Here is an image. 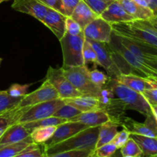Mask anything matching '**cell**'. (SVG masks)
I'll return each instance as SVG.
<instances>
[{
  "label": "cell",
  "mask_w": 157,
  "mask_h": 157,
  "mask_svg": "<svg viewBox=\"0 0 157 157\" xmlns=\"http://www.w3.org/2000/svg\"><path fill=\"white\" fill-rule=\"evenodd\" d=\"M111 25L114 33L157 49V29L148 20H133Z\"/></svg>",
  "instance_id": "cell-1"
},
{
  "label": "cell",
  "mask_w": 157,
  "mask_h": 157,
  "mask_svg": "<svg viewBox=\"0 0 157 157\" xmlns=\"http://www.w3.org/2000/svg\"><path fill=\"white\" fill-rule=\"evenodd\" d=\"M99 127H88L65 140L44 148L45 155H52L69 150H94L99 135Z\"/></svg>",
  "instance_id": "cell-2"
},
{
  "label": "cell",
  "mask_w": 157,
  "mask_h": 157,
  "mask_svg": "<svg viewBox=\"0 0 157 157\" xmlns=\"http://www.w3.org/2000/svg\"><path fill=\"white\" fill-rule=\"evenodd\" d=\"M105 85H107L112 90L114 96L124 104L127 110H135L145 117L152 112L151 107L141 93L132 90L121 84L117 79L111 78Z\"/></svg>",
  "instance_id": "cell-3"
},
{
  "label": "cell",
  "mask_w": 157,
  "mask_h": 157,
  "mask_svg": "<svg viewBox=\"0 0 157 157\" xmlns=\"http://www.w3.org/2000/svg\"><path fill=\"white\" fill-rule=\"evenodd\" d=\"M63 75L72 85L81 94L99 98L101 88L95 85L90 80L88 67L85 64L77 67H61Z\"/></svg>",
  "instance_id": "cell-4"
},
{
  "label": "cell",
  "mask_w": 157,
  "mask_h": 157,
  "mask_svg": "<svg viewBox=\"0 0 157 157\" xmlns=\"http://www.w3.org/2000/svg\"><path fill=\"white\" fill-rule=\"evenodd\" d=\"M84 39V31L75 36L64 33V36L59 40L63 53V67L84 65L83 45Z\"/></svg>",
  "instance_id": "cell-5"
},
{
  "label": "cell",
  "mask_w": 157,
  "mask_h": 157,
  "mask_svg": "<svg viewBox=\"0 0 157 157\" xmlns=\"http://www.w3.org/2000/svg\"><path fill=\"white\" fill-rule=\"evenodd\" d=\"M64 104V100L58 98L27 107L20 117L18 124H25L53 116L54 113Z\"/></svg>",
  "instance_id": "cell-6"
},
{
  "label": "cell",
  "mask_w": 157,
  "mask_h": 157,
  "mask_svg": "<svg viewBox=\"0 0 157 157\" xmlns=\"http://www.w3.org/2000/svg\"><path fill=\"white\" fill-rule=\"evenodd\" d=\"M45 80L56 89L61 99L73 98L83 95V94L77 90L63 75L61 67L54 68L52 67H49L46 74Z\"/></svg>",
  "instance_id": "cell-7"
},
{
  "label": "cell",
  "mask_w": 157,
  "mask_h": 157,
  "mask_svg": "<svg viewBox=\"0 0 157 157\" xmlns=\"http://www.w3.org/2000/svg\"><path fill=\"white\" fill-rule=\"evenodd\" d=\"M121 126L130 133L157 138V120L153 112L146 117L144 123H139L132 118L124 117Z\"/></svg>",
  "instance_id": "cell-8"
},
{
  "label": "cell",
  "mask_w": 157,
  "mask_h": 157,
  "mask_svg": "<svg viewBox=\"0 0 157 157\" xmlns=\"http://www.w3.org/2000/svg\"><path fill=\"white\" fill-rule=\"evenodd\" d=\"M94 48L98 56L99 65L104 67L110 78L117 79L121 76V73L117 67L116 64L112 58L111 52L107 43L99 42L94 40L85 38Z\"/></svg>",
  "instance_id": "cell-9"
},
{
  "label": "cell",
  "mask_w": 157,
  "mask_h": 157,
  "mask_svg": "<svg viewBox=\"0 0 157 157\" xmlns=\"http://www.w3.org/2000/svg\"><path fill=\"white\" fill-rule=\"evenodd\" d=\"M58 98H60V97L56 89L48 81L45 80L37 90L25 95L22 100L18 104V107H32L37 104L58 99Z\"/></svg>",
  "instance_id": "cell-10"
},
{
  "label": "cell",
  "mask_w": 157,
  "mask_h": 157,
  "mask_svg": "<svg viewBox=\"0 0 157 157\" xmlns=\"http://www.w3.org/2000/svg\"><path fill=\"white\" fill-rule=\"evenodd\" d=\"M85 38L103 43H109L111 40L113 29L110 23L98 16L87 25L84 30Z\"/></svg>",
  "instance_id": "cell-11"
},
{
  "label": "cell",
  "mask_w": 157,
  "mask_h": 157,
  "mask_svg": "<svg viewBox=\"0 0 157 157\" xmlns=\"http://www.w3.org/2000/svg\"><path fill=\"white\" fill-rule=\"evenodd\" d=\"M87 125L81 124L80 122L75 121H67V122L61 124L56 127L55 133L52 136V137L48 140L45 143L41 144L43 148L52 147L55 144H58L60 142L65 140L68 138L71 137L74 135L77 134L81 132V130L88 128Z\"/></svg>",
  "instance_id": "cell-12"
},
{
  "label": "cell",
  "mask_w": 157,
  "mask_h": 157,
  "mask_svg": "<svg viewBox=\"0 0 157 157\" xmlns=\"http://www.w3.org/2000/svg\"><path fill=\"white\" fill-rule=\"evenodd\" d=\"M12 8L17 12L28 14L42 22L48 7L38 0H14Z\"/></svg>",
  "instance_id": "cell-13"
},
{
  "label": "cell",
  "mask_w": 157,
  "mask_h": 157,
  "mask_svg": "<svg viewBox=\"0 0 157 157\" xmlns=\"http://www.w3.org/2000/svg\"><path fill=\"white\" fill-rule=\"evenodd\" d=\"M117 80L121 84L139 93H142L144 90L150 89L157 88V80L153 78L141 77L134 75H121Z\"/></svg>",
  "instance_id": "cell-14"
},
{
  "label": "cell",
  "mask_w": 157,
  "mask_h": 157,
  "mask_svg": "<svg viewBox=\"0 0 157 157\" xmlns=\"http://www.w3.org/2000/svg\"><path fill=\"white\" fill-rule=\"evenodd\" d=\"M66 18L67 16L61 12L48 8L42 23L60 40L65 33Z\"/></svg>",
  "instance_id": "cell-15"
},
{
  "label": "cell",
  "mask_w": 157,
  "mask_h": 157,
  "mask_svg": "<svg viewBox=\"0 0 157 157\" xmlns=\"http://www.w3.org/2000/svg\"><path fill=\"white\" fill-rule=\"evenodd\" d=\"M99 16L111 25L115 23L127 22L135 20L124 10L118 0L110 4Z\"/></svg>",
  "instance_id": "cell-16"
},
{
  "label": "cell",
  "mask_w": 157,
  "mask_h": 157,
  "mask_svg": "<svg viewBox=\"0 0 157 157\" xmlns=\"http://www.w3.org/2000/svg\"><path fill=\"white\" fill-rule=\"evenodd\" d=\"M30 136V132L22 124H15L8 127L0 137V148L5 146L13 144L27 139Z\"/></svg>",
  "instance_id": "cell-17"
},
{
  "label": "cell",
  "mask_w": 157,
  "mask_h": 157,
  "mask_svg": "<svg viewBox=\"0 0 157 157\" xmlns=\"http://www.w3.org/2000/svg\"><path fill=\"white\" fill-rule=\"evenodd\" d=\"M109 121H110V119L107 112L103 110H98L84 112L67 121L80 122L89 127H100Z\"/></svg>",
  "instance_id": "cell-18"
},
{
  "label": "cell",
  "mask_w": 157,
  "mask_h": 157,
  "mask_svg": "<svg viewBox=\"0 0 157 157\" xmlns=\"http://www.w3.org/2000/svg\"><path fill=\"white\" fill-rule=\"evenodd\" d=\"M64 101L65 104L76 107L82 113L102 110L99 100L89 95L83 94L76 98H67V99H64Z\"/></svg>",
  "instance_id": "cell-19"
},
{
  "label": "cell",
  "mask_w": 157,
  "mask_h": 157,
  "mask_svg": "<svg viewBox=\"0 0 157 157\" xmlns=\"http://www.w3.org/2000/svg\"><path fill=\"white\" fill-rule=\"evenodd\" d=\"M99 15L95 13L84 0H81L70 17L78 22L84 30L87 25L90 24Z\"/></svg>",
  "instance_id": "cell-20"
},
{
  "label": "cell",
  "mask_w": 157,
  "mask_h": 157,
  "mask_svg": "<svg viewBox=\"0 0 157 157\" xmlns=\"http://www.w3.org/2000/svg\"><path fill=\"white\" fill-rule=\"evenodd\" d=\"M124 10L135 20H149L153 17L150 9L138 4L133 0H118Z\"/></svg>",
  "instance_id": "cell-21"
},
{
  "label": "cell",
  "mask_w": 157,
  "mask_h": 157,
  "mask_svg": "<svg viewBox=\"0 0 157 157\" xmlns=\"http://www.w3.org/2000/svg\"><path fill=\"white\" fill-rule=\"evenodd\" d=\"M130 137L134 140L142 150V157L157 156V138L130 133Z\"/></svg>",
  "instance_id": "cell-22"
},
{
  "label": "cell",
  "mask_w": 157,
  "mask_h": 157,
  "mask_svg": "<svg viewBox=\"0 0 157 157\" xmlns=\"http://www.w3.org/2000/svg\"><path fill=\"white\" fill-rule=\"evenodd\" d=\"M120 125L112 121H109L102 124L99 127V135L96 144V148L110 143L117 133L118 127Z\"/></svg>",
  "instance_id": "cell-23"
},
{
  "label": "cell",
  "mask_w": 157,
  "mask_h": 157,
  "mask_svg": "<svg viewBox=\"0 0 157 157\" xmlns=\"http://www.w3.org/2000/svg\"><path fill=\"white\" fill-rule=\"evenodd\" d=\"M33 144L31 136L27 139L13 144L5 146L0 148V157H15L21 153L26 147Z\"/></svg>",
  "instance_id": "cell-24"
},
{
  "label": "cell",
  "mask_w": 157,
  "mask_h": 157,
  "mask_svg": "<svg viewBox=\"0 0 157 157\" xmlns=\"http://www.w3.org/2000/svg\"><path fill=\"white\" fill-rule=\"evenodd\" d=\"M67 120L62 119V118L52 116L49 117L44 118V119L38 120L36 121H32V122L22 124L23 126L29 130V132L32 131L34 129L38 127H58V125L67 122Z\"/></svg>",
  "instance_id": "cell-25"
},
{
  "label": "cell",
  "mask_w": 157,
  "mask_h": 157,
  "mask_svg": "<svg viewBox=\"0 0 157 157\" xmlns=\"http://www.w3.org/2000/svg\"><path fill=\"white\" fill-rule=\"evenodd\" d=\"M57 127H38L31 132L30 136L34 144H43L50 139L55 133Z\"/></svg>",
  "instance_id": "cell-26"
},
{
  "label": "cell",
  "mask_w": 157,
  "mask_h": 157,
  "mask_svg": "<svg viewBox=\"0 0 157 157\" xmlns=\"http://www.w3.org/2000/svg\"><path fill=\"white\" fill-rule=\"evenodd\" d=\"M22 98L23 97L13 98L9 96L6 90H0V114L16 107Z\"/></svg>",
  "instance_id": "cell-27"
},
{
  "label": "cell",
  "mask_w": 157,
  "mask_h": 157,
  "mask_svg": "<svg viewBox=\"0 0 157 157\" xmlns=\"http://www.w3.org/2000/svg\"><path fill=\"white\" fill-rule=\"evenodd\" d=\"M123 156L142 157V150L137 143L131 137L127 140L124 146L120 149Z\"/></svg>",
  "instance_id": "cell-28"
},
{
  "label": "cell",
  "mask_w": 157,
  "mask_h": 157,
  "mask_svg": "<svg viewBox=\"0 0 157 157\" xmlns=\"http://www.w3.org/2000/svg\"><path fill=\"white\" fill-rule=\"evenodd\" d=\"M83 58L86 66L88 64H92L93 68H96L98 66H100L96 52L86 39H84V45H83Z\"/></svg>",
  "instance_id": "cell-29"
},
{
  "label": "cell",
  "mask_w": 157,
  "mask_h": 157,
  "mask_svg": "<svg viewBox=\"0 0 157 157\" xmlns=\"http://www.w3.org/2000/svg\"><path fill=\"white\" fill-rule=\"evenodd\" d=\"M82 113V112L80 111V110H78V109H77L76 107L65 104L64 106H62L61 108L58 109V110L54 113L53 116L69 121V120L72 119V118L78 116V115H79L80 113Z\"/></svg>",
  "instance_id": "cell-30"
},
{
  "label": "cell",
  "mask_w": 157,
  "mask_h": 157,
  "mask_svg": "<svg viewBox=\"0 0 157 157\" xmlns=\"http://www.w3.org/2000/svg\"><path fill=\"white\" fill-rule=\"evenodd\" d=\"M88 74L92 82L95 85L99 87L100 88H102L110 78L108 75H106L104 72L98 70L97 67L96 68L89 69Z\"/></svg>",
  "instance_id": "cell-31"
},
{
  "label": "cell",
  "mask_w": 157,
  "mask_h": 157,
  "mask_svg": "<svg viewBox=\"0 0 157 157\" xmlns=\"http://www.w3.org/2000/svg\"><path fill=\"white\" fill-rule=\"evenodd\" d=\"M45 154L41 144H32L26 147L21 153L17 155L16 157H44Z\"/></svg>",
  "instance_id": "cell-32"
},
{
  "label": "cell",
  "mask_w": 157,
  "mask_h": 157,
  "mask_svg": "<svg viewBox=\"0 0 157 157\" xmlns=\"http://www.w3.org/2000/svg\"><path fill=\"white\" fill-rule=\"evenodd\" d=\"M84 1L95 13L100 15L110 4L117 0H84Z\"/></svg>",
  "instance_id": "cell-33"
},
{
  "label": "cell",
  "mask_w": 157,
  "mask_h": 157,
  "mask_svg": "<svg viewBox=\"0 0 157 157\" xmlns=\"http://www.w3.org/2000/svg\"><path fill=\"white\" fill-rule=\"evenodd\" d=\"M117 147L112 142L101 146L98 148L95 149L93 152L94 157H110L117 150Z\"/></svg>",
  "instance_id": "cell-34"
},
{
  "label": "cell",
  "mask_w": 157,
  "mask_h": 157,
  "mask_svg": "<svg viewBox=\"0 0 157 157\" xmlns=\"http://www.w3.org/2000/svg\"><path fill=\"white\" fill-rule=\"evenodd\" d=\"M94 150H69V151L61 152L52 155H45L44 157H90L93 154Z\"/></svg>",
  "instance_id": "cell-35"
},
{
  "label": "cell",
  "mask_w": 157,
  "mask_h": 157,
  "mask_svg": "<svg viewBox=\"0 0 157 157\" xmlns=\"http://www.w3.org/2000/svg\"><path fill=\"white\" fill-rule=\"evenodd\" d=\"M31 84H13L10 86L8 90H6L7 93L9 94V96L13 97V98H19V97H24L25 95L27 94V92Z\"/></svg>",
  "instance_id": "cell-36"
},
{
  "label": "cell",
  "mask_w": 157,
  "mask_h": 157,
  "mask_svg": "<svg viewBox=\"0 0 157 157\" xmlns=\"http://www.w3.org/2000/svg\"><path fill=\"white\" fill-rule=\"evenodd\" d=\"M83 32V29L78 22L71 17H67L65 21V32L71 35H78Z\"/></svg>",
  "instance_id": "cell-37"
},
{
  "label": "cell",
  "mask_w": 157,
  "mask_h": 157,
  "mask_svg": "<svg viewBox=\"0 0 157 157\" xmlns=\"http://www.w3.org/2000/svg\"><path fill=\"white\" fill-rule=\"evenodd\" d=\"M130 133L126 129H123L121 131L117 132V133L116 134V136H114V138L113 139V140L111 141L118 149H121L123 146L125 144V143L127 142V140L130 138Z\"/></svg>",
  "instance_id": "cell-38"
},
{
  "label": "cell",
  "mask_w": 157,
  "mask_h": 157,
  "mask_svg": "<svg viewBox=\"0 0 157 157\" xmlns=\"http://www.w3.org/2000/svg\"><path fill=\"white\" fill-rule=\"evenodd\" d=\"M80 1L81 0H61L63 6V14L65 16L70 17Z\"/></svg>",
  "instance_id": "cell-39"
},
{
  "label": "cell",
  "mask_w": 157,
  "mask_h": 157,
  "mask_svg": "<svg viewBox=\"0 0 157 157\" xmlns=\"http://www.w3.org/2000/svg\"><path fill=\"white\" fill-rule=\"evenodd\" d=\"M141 94L150 106H157V88L144 90Z\"/></svg>",
  "instance_id": "cell-40"
},
{
  "label": "cell",
  "mask_w": 157,
  "mask_h": 157,
  "mask_svg": "<svg viewBox=\"0 0 157 157\" xmlns=\"http://www.w3.org/2000/svg\"><path fill=\"white\" fill-rule=\"evenodd\" d=\"M50 9H53L63 14V6L61 0H38ZM64 15V14H63Z\"/></svg>",
  "instance_id": "cell-41"
},
{
  "label": "cell",
  "mask_w": 157,
  "mask_h": 157,
  "mask_svg": "<svg viewBox=\"0 0 157 157\" xmlns=\"http://www.w3.org/2000/svg\"><path fill=\"white\" fill-rule=\"evenodd\" d=\"M147 6L153 14V16H157V0H144Z\"/></svg>",
  "instance_id": "cell-42"
},
{
  "label": "cell",
  "mask_w": 157,
  "mask_h": 157,
  "mask_svg": "<svg viewBox=\"0 0 157 157\" xmlns=\"http://www.w3.org/2000/svg\"><path fill=\"white\" fill-rule=\"evenodd\" d=\"M147 65L150 66L154 71H156L157 73V55H153V56H151L149 58Z\"/></svg>",
  "instance_id": "cell-43"
},
{
  "label": "cell",
  "mask_w": 157,
  "mask_h": 157,
  "mask_svg": "<svg viewBox=\"0 0 157 157\" xmlns=\"http://www.w3.org/2000/svg\"><path fill=\"white\" fill-rule=\"evenodd\" d=\"M155 28L157 29V16H153V18H151L150 19L148 20Z\"/></svg>",
  "instance_id": "cell-44"
},
{
  "label": "cell",
  "mask_w": 157,
  "mask_h": 157,
  "mask_svg": "<svg viewBox=\"0 0 157 157\" xmlns=\"http://www.w3.org/2000/svg\"><path fill=\"white\" fill-rule=\"evenodd\" d=\"M110 157H123L122 154H121V150H120V149H118L117 150L116 152H115L114 153H113V155H112Z\"/></svg>",
  "instance_id": "cell-45"
},
{
  "label": "cell",
  "mask_w": 157,
  "mask_h": 157,
  "mask_svg": "<svg viewBox=\"0 0 157 157\" xmlns=\"http://www.w3.org/2000/svg\"><path fill=\"white\" fill-rule=\"evenodd\" d=\"M151 107V110L153 112V113L154 114L155 117L157 120V106H150Z\"/></svg>",
  "instance_id": "cell-46"
},
{
  "label": "cell",
  "mask_w": 157,
  "mask_h": 157,
  "mask_svg": "<svg viewBox=\"0 0 157 157\" xmlns=\"http://www.w3.org/2000/svg\"><path fill=\"white\" fill-rule=\"evenodd\" d=\"M2 61V58H0V64H1Z\"/></svg>",
  "instance_id": "cell-47"
},
{
  "label": "cell",
  "mask_w": 157,
  "mask_h": 157,
  "mask_svg": "<svg viewBox=\"0 0 157 157\" xmlns=\"http://www.w3.org/2000/svg\"><path fill=\"white\" fill-rule=\"evenodd\" d=\"M2 2H4V0H0V4H1V3Z\"/></svg>",
  "instance_id": "cell-48"
},
{
  "label": "cell",
  "mask_w": 157,
  "mask_h": 157,
  "mask_svg": "<svg viewBox=\"0 0 157 157\" xmlns=\"http://www.w3.org/2000/svg\"><path fill=\"white\" fill-rule=\"evenodd\" d=\"M150 157H157V156H150Z\"/></svg>",
  "instance_id": "cell-49"
},
{
  "label": "cell",
  "mask_w": 157,
  "mask_h": 157,
  "mask_svg": "<svg viewBox=\"0 0 157 157\" xmlns=\"http://www.w3.org/2000/svg\"><path fill=\"white\" fill-rule=\"evenodd\" d=\"M123 157H133V156H123Z\"/></svg>",
  "instance_id": "cell-50"
},
{
  "label": "cell",
  "mask_w": 157,
  "mask_h": 157,
  "mask_svg": "<svg viewBox=\"0 0 157 157\" xmlns=\"http://www.w3.org/2000/svg\"><path fill=\"white\" fill-rule=\"evenodd\" d=\"M90 157H94V156H93V154H92V156H90Z\"/></svg>",
  "instance_id": "cell-51"
},
{
  "label": "cell",
  "mask_w": 157,
  "mask_h": 157,
  "mask_svg": "<svg viewBox=\"0 0 157 157\" xmlns=\"http://www.w3.org/2000/svg\"><path fill=\"white\" fill-rule=\"evenodd\" d=\"M4 1H7V0H4Z\"/></svg>",
  "instance_id": "cell-52"
},
{
  "label": "cell",
  "mask_w": 157,
  "mask_h": 157,
  "mask_svg": "<svg viewBox=\"0 0 157 157\" xmlns=\"http://www.w3.org/2000/svg\"><path fill=\"white\" fill-rule=\"evenodd\" d=\"M15 157H16V156H15Z\"/></svg>",
  "instance_id": "cell-53"
}]
</instances>
